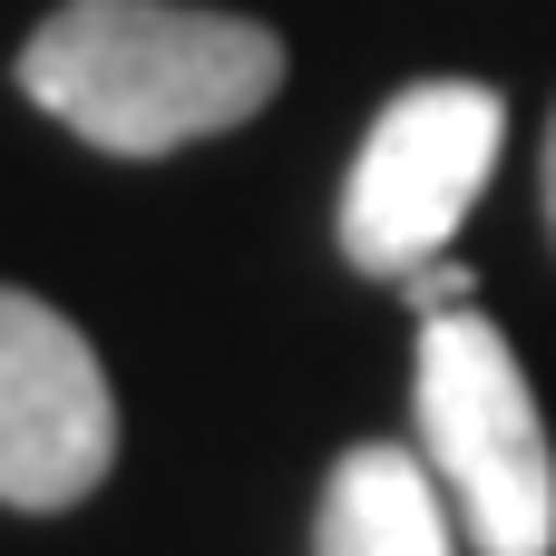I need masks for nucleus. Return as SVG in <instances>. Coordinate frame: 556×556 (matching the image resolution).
<instances>
[{
  "instance_id": "f257e3e1",
  "label": "nucleus",
  "mask_w": 556,
  "mask_h": 556,
  "mask_svg": "<svg viewBox=\"0 0 556 556\" xmlns=\"http://www.w3.org/2000/svg\"><path fill=\"white\" fill-rule=\"evenodd\" d=\"M20 88L108 156H176L283 88V39L186 0H68L29 29Z\"/></svg>"
},
{
  "instance_id": "f03ea898",
  "label": "nucleus",
  "mask_w": 556,
  "mask_h": 556,
  "mask_svg": "<svg viewBox=\"0 0 556 556\" xmlns=\"http://www.w3.org/2000/svg\"><path fill=\"white\" fill-rule=\"evenodd\" d=\"M420 459L440 469L459 538L479 556H556V450L538 391L489 313L420 323Z\"/></svg>"
},
{
  "instance_id": "7ed1b4c3",
  "label": "nucleus",
  "mask_w": 556,
  "mask_h": 556,
  "mask_svg": "<svg viewBox=\"0 0 556 556\" xmlns=\"http://www.w3.org/2000/svg\"><path fill=\"white\" fill-rule=\"evenodd\" d=\"M498 147H508L498 88H479V78L401 88L371 117V137H362V156L342 176V254L362 274H381V283L450 254V235L469 225V205L498 176Z\"/></svg>"
},
{
  "instance_id": "20e7f679",
  "label": "nucleus",
  "mask_w": 556,
  "mask_h": 556,
  "mask_svg": "<svg viewBox=\"0 0 556 556\" xmlns=\"http://www.w3.org/2000/svg\"><path fill=\"white\" fill-rule=\"evenodd\" d=\"M117 459V401H108V371L88 352V332L0 283V498L49 518V508H78Z\"/></svg>"
},
{
  "instance_id": "39448f33",
  "label": "nucleus",
  "mask_w": 556,
  "mask_h": 556,
  "mask_svg": "<svg viewBox=\"0 0 556 556\" xmlns=\"http://www.w3.org/2000/svg\"><path fill=\"white\" fill-rule=\"evenodd\" d=\"M313 556H459V508H450L430 459H410L391 440H362V450L332 459Z\"/></svg>"
},
{
  "instance_id": "423d86ee",
  "label": "nucleus",
  "mask_w": 556,
  "mask_h": 556,
  "mask_svg": "<svg viewBox=\"0 0 556 556\" xmlns=\"http://www.w3.org/2000/svg\"><path fill=\"white\" fill-rule=\"evenodd\" d=\"M401 283H410V303H420V323H430V313H459V303H479V274H469V264H450V254H430V264H410Z\"/></svg>"
},
{
  "instance_id": "0eeeda50",
  "label": "nucleus",
  "mask_w": 556,
  "mask_h": 556,
  "mask_svg": "<svg viewBox=\"0 0 556 556\" xmlns=\"http://www.w3.org/2000/svg\"><path fill=\"white\" fill-rule=\"evenodd\" d=\"M538 205H547V244H556V117H547V156H538Z\"/></svg>"
}]
</instances>
